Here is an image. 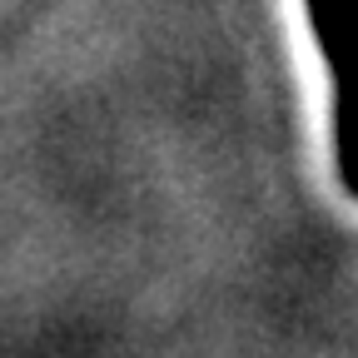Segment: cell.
Returning <instances> with one entry per match:
<instances>
[{
    "mask_svg": "<svg viewBox=\"0 0 358 358\" xmlns=\"http://www.w3.org/2000/svg\"><path fill=\"white\" fill-rule=\"evenodd\" d=\"M313 40L334 75V159L358 199V0H303Z\"/></svg>",
    "mask_w": 358,
    "mask_h": 358,
    "instance_id": "cell-1",
    "label": "cell"
}]
</instances>
